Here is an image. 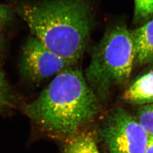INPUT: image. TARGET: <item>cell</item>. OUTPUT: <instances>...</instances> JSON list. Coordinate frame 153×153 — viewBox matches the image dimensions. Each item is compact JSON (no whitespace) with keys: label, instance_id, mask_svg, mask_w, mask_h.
Instances as JSON below:
<instances>
[{"label":"cell","instance_id":"obj_1","mask_svg":"<svg viewBox=\"0 0 153 153\" xmlns=\"http://www.w3.org/2000/svg\"><path fill=\"white\" fill-rule=\"evenodd\" d=\"M14 11L51 52L71 65L82 57L92 24L88 0H26Z\"/></svg>","mask_w":153,"mask_h":153},{"label":"cell","instance_id":"obj_2","mask_svg":"<svg viewBox=\"0 0 153 153\" xmlns=\"http://www.w3.org/2000/svg\"><path fill=\"white\" fill-rule=\"evenodd\" d=\"M99 108L98 98L85 76L79 70L68 67L26 104L23 112L45 131L71 137L98 114Z\"/></svg>","mask_w":153,"mask_h":153},{"label":"cell","instance_id":"obj_3","mask_svg":"<svg viewBox=\"0 0 153 153\" xmlns=\"http://www.w3.org/2000/svg\"><path fill=\"white\" fill-rule=\"evenodd\" d=\"M134 58L130 30L123 25L109 28L95 47L85 76L98 98L104 99L114 87L128 82Z\"/></svg>","mask_w":153,"mask_h":153},{"label":"cell","instance_id":"obj_4","mask_svg":"<svg viewBox=\"0 0 153 153\" xmlns=\"http://www.w3.org/2000/svg\"><path fill=\"white\" fill-rule=\"evenodd\" d=\"M100 132L109 153H145L149 135L137 119L123 108L109 112Z\"/></svg>","mask_w":153,"mask_h":153},{"label":"cell","instance_id":"obj_5","mask_svg":"<svg viewBox=\"0 0 153 153\" xmlns=\"http://www.w3.org/2000/svg\"><path fill=\"white\" fill-rule=\"evenodd\" d=\"M71 66L33 36L28 38L23 47L20 72L29 82H40Z\"/></svg>","mask_w":153,"mask_h":153},{"label":"cell","instance_id":"obj_6","mask_svg":"<svg viewBox=\"0 0 153 153\" xmlns=\"http://www.w3.org/2000/svg\"><path fill=\"white\" fill-rule=\"evenodd\" d=\"M134 49V65L153 63V19L130 30Z\"/></svg>","mask_w":153,"mask_h":153},{"label":"cell","instance_id":"obj_7","mask_svg":"<svg viewBox=\"0 0 153 153\" xmlns=\"http://www.w3.org/2000/svg\"><path fill=\"white\" fill-rule=\"evenodd\" d=\"M123 98L128 103L141 106L153 103V69L134 80Z\"/></svg>","mask_w":153,"mask_h":153},{"label":"cell","instance_id":"obj_8","mask_svg":"<svg viewBox=\"0 0 153 153\" xmlns=\"http://www.w3.org/2000/svg\"><path fill=\"white\" fill-rule=\"evenodd\" d=\"M65 153H99L94 138L89 132L74 134L69 140Z\"/></svg>","mask_w":153,"mask_h":153},{"label":"cell","instance_id":"obj_9","mask_svg":"<svg viewBox=\"0 0 153 153\" xmlns=\"http://www.w3.org/2000/svg\"><path fill=\"white\" fill-rule=\"evenodd\" d=\"M153 19V0H134L133 21L145 24Z\"/></svg>","mask_w":153,"mask_h":153},{"label":"cell","instance_id":"obj_10","mask_svg":"<svg viewBox=\"0 0 153 153\" xmlns=\"http://www.w3.org/2000/svg\"><path fill=\"white\" fill-rule=\"evenodd\" d=\"M14 102V95L0 65V111L13 107Z\"/></svg>","mask_w":153,"mask_h":153},{"label":"cell","instance_id":"obj_11","mask_svg":"<svg viewBox=\"0 0 153 153\" xmlns=\"http://www.w3.org/2000/svg\"><path fill=\"white\" fill-rule=\"evenodd\" d=\"M136 119L149 136L153 137V103L141 105Z\"/></svg>","mask_w":153,"mask_h":153},{"label":"cell","instance_id":"obj_12","mask_svg":"<svg viewBox=\"0 0 153 153\" xmlns=\"http://www.w3.org/2000/svg\"><path fill=\"white\" fill-rule=\"evenodd\" d=\"M12 16L11 9L8 6L0 4V29L11 23Z\"/></svg>","mask_w":153,"mask_h":153},{"label":"cell","instance_id":"obj_13","mask_svg":"<svg viewBox=\"0 0 153 153\" xmlns=\"http://www.w3.org/2000/svg\"><path fill=\"white\" fill-rule=\"evenodd\" d=\"M145 153H153V137L149 136Z\"/></svg>","mask_w":153,"mask_h":153},{"label":"cell","instance_id":"obj_14","mask_svg":"<svg viewBox=\"0 0 153 153\" xmlns=\"http://www.w3.org/2000/svg\"><path fill=\"white\" fill-rule=\"evenodd\" d=\"M0 30H1V29H0ZM3 44H4V42H3V37H2V33H1V31H0V51L2 48Z\"/></svg>","mask_w":153,"mask_h":153}]
</instances>
